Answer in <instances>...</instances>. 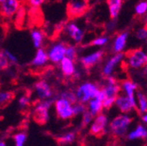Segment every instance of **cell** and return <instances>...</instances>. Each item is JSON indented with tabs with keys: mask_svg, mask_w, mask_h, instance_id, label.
Returning <instances> with one entry per match:
<instances>
[{
	"mask_svg": "<svg viewBox=\"0 0 147 146\" xmlns=\"http://www.w3.org/2000/svg\"><path fill=\"white\" fill-rule=\"evenodd\" d=\"M101 89L103 94L104 109L111 108L115 105L117 98L121 94L120 82L113 76L107 77L105 78L104 84L101 86Z\"/></svg>",
	"mask_w": 147,
	"mask_h": 146,
	"instance_id": "cell-1",
	"label": "cell"
},
{
	"mask_svg": "<svg viewBox=\"0 0 147 146\" xmlns=\"http://www.w3.org/2000/svg\"><path fill=\"white\" fill-rule=\"evenodd\" d=\"M133 122V118L130 114L120 113L114 116L109 121V131L116 138H123L126 137L129 132V129Z\"/></svg>",
	"mask_w": 147,
	"mask_h": 146,
	"instance_id": "cell-2",
	"label": "cell"
},
{
	"mask_svg": "<svg viewBox=\"0 0 147 146\" xmlns=\"http://www.w3.org/2000/svg\"><path fill=\"white\" fill-rule=\"evenodd\" d=\"M100 91L101 86L91 81H86L79 85L75 92L77 101L87 104L90 100L96 97Z\"/></svg>",
	"mask_w": 147,
	"mask_h": 146,
	"instance_id": "cell-3",
	"label": "cell"
},
{
	"mask_svg": "<svg viewBox=\"0 0 147 146\" xmlns=\"http://www.w3.org/2000/svg\"><path fill=\"white\" fill-rule=\"evenodd\" d=\"M53 102L52 99L38 101L33 107L32 116V119L39 124H46L50 118V108L53 106Z\"/></svg>",
	"mask_w": 147,
	"mask_h": 146,
	"instance_id": "cell-4",
	"label": "cell"
},
{
	"mask_svg": "<svg viewBox=\"0 0 147 146\" xmlns=\"http://www.w3.org/2000/svg\"><path fill=\"white\" fill-rule=\"evenodd\" d=\"M53 108L57 117L62 121H68L76 116L74 113V103L67 98L57 97L53 102Z\"/></svg>",
	"mask_w": 147,
	"mask_h": 146,
	"instance_id": "cell-5",
	"label": "cell"
},
{
	"mask_svg": "<svg viewBox=\"0 0 147 146\" xmlns=\"http://www.w3.org/2000/svg\"><path fill=\"white\" fill-rule=\"evenodd\" d=\"M125 63L132 69H140L147 66V53L142 48L129 50L125 53Z\"/></svg>",
	"mask_w": 147,
	"mask_h": 146,
	"instance_id": "cell-6",
	"label": "cell"
},
{
	"mask_svg": "<svg viewBox=\"0 0 147 146\" xmlns=\"http://www.w3.org/2000/svg\"><path fill=\"white\" fill-rule=\"evenodd\" d=\"M89 10L88 3L83 0H69L67 4V15L70 20L79 19Z\"/></svg>",
	"mask_w": 147,
	"mask_h": 146,
	"instance_id": "cell-7",
	"label": "cell"
},
{
	"mask_svg": "<svg viewBox=\"0 0 147 146\" xmlns=\"http://www.w3.org/2000/svg\"><path fill=\"white\" fill-rule=\"evenodd\" d=\"M109 117L106 114L101 113L96 116L88 127V132L94 137L103 136L109 131Z\"/></svg>",
	"mask_w": 147,
	"mask_h": 146,
	"instance_id": "cell-8",
	"label": "cell"
},
{
	"mask_svg": "<svg viewBox=\"0 0 147 146\" xmlns=\"http://www.w3.org/2000/svg\"><path fill=\"white\" fill-rule=\"evenodd\" d=\"M24 0H4L0 5V15L3 19H13L23 7Z\"/></svg>",
	"mask_w": 147,
	"mask_h": 146,
	"instance_id": "cell-9",
	"label": "cell"
},
{
	"mask_svg": "<svg viewBox=\"0 0 147 146\" xmlns=\"http://www.w3.org/2000/svg\"><path fill=\"white\" fill-rule=\"evenodd\" d=\"M67 44L65 42H55L47 50L49 61L53 64H60V62L66 57Z\"/></svg>",
	"mask_w": 147,
	"mask_h": 146,
	"instance_id": "cell-10",
	"label": "cell"
},
{
	"mask_svg": "<svg viewBox=\"0 0 147 146\" xmlns=\"http://www.w3.org/2000/svg\"><path fill=\"white\" fill-rule=\"evenodd\" d=\"M115 106L123 114H131L132 111L137 110V98H130L121 93L116 100Z\"/></svg>",
	"mask_w": 147,
	"mask_h": 146,
	"instance_id": "cell-11",
	"label": "cell"
},
{
	"mask_svg": "<svg viewBox=\"0 0 147 146\" xmlns=\"http://www.w3.org/2000/svg\"><path fill=\"white\" fill-rule=\"evenodd\" d=\"M34 95L39 101L52 99L53 91L51 85L46 80H40L35 82L33 87Z\"/></svg>",
	"mask_w": 147,
	"mask_h": 146,
	"instance_id": "cell-12",
	"label": "cell"
},
{
	"mask_svg": "<svg viewBox=\"0 0 147 146\" xmlns=\"http://www.w3.org/2000/svg\"><path fill=\"white\" fill-rule=\"evenodd\" d=\"M125 59V55L123 52H118V53H115L114 55L109 58L105 65L102 67V75L104 78L109 77V76H112V74L114 73L116 67L123 61V60Z\"/></svg>",
	"mask_w": 147,
	"mask_h": 146,
	"instance_id": "cell-13",
	"label": "cell"
},
{
	"mask_svg": "<svg viewBox=\"0 0 147 146\" xmlns=\"http://www.w3.org/2000/svg\"><path fill=\"white\" fill-rule=\"evenodd\" d=\"M104 56V52L102 50H99L94 52H91L86 56H83L80 59V63L86 69L88 70L98 64Z\"/></svg>",
	"mask_w": 147,
	"mask_h": 146,
	"instance_id": "cell-14",
	"label": "cell"
},
{
	"mask_svg": "<svg viewBox=\"0 0 147 146\" xmlns=\"http://www.w3.org/2000/svg\"><path fill=\"white\" fill-rule=\"evenodd\" d=\"M65 32L69 36V38L76 44L82 43L83 37H84V32L81 29V27L75 22H69L65 26Z\"/></svg>",
	"mask_w": 147,
	"mask_h": 146,
	"instance_id": "cell-15",
	"label": "cell"
},
{
	"mask_svg": "<svg viewBox=\"0 0 147 146\" xmlns=\"http://www.w3.org/2000/svg\"><path fill=\"white\" fill-rule=\"evenodd\" d=\"M48 61H49V58H48L47 51L45 48L40 47L39 49H37L32 60L31 61V66L33 68L40 69L47 66Z\"/></svg>",
	"mask_w": 147,
	"mask_h": 146,
	"instance_id": "cell-16",
	"label": "cell"
},
{
	"mask_svg": "<svg viewBox=\"0 0 147 146\" xmlns=\"http://www.w3.org/2000/svg\"><path fill=\"white\" fill-rule=\"evenodd\" d=\"M87 108L88 110L94 116L102 113L104 107H103V94L102 92V89L96 97L90 100L87 103Z\"/></svg>",
	"mask_w": 147,
	"mask_h": 146,
	"instance_id": "cell-17",
	"label": "cell"
},
{
	"mask_svg": "<svg viewBox=\"0 0 147 146\" xmlns=\"http://www.w3.org/2000/svg\"><path fill=\"white\" fill-rule=\"evenodd\" d=\"M126 138L129 141L147 139V127H145L144 124H138L134 129L129 131L126 135Z\"/></svg>",
	"mask_w": 147,
	"mask_h": 146,
	"instance_id": "cell-18",
	"label": "cell"
},
{
	"mask_svg": "<svg viewBox=\"0 0 147 146\" xmlns=\"http://www.w3.org/2000/svg\"><path fill=\"white\" fill-rule=\"evenodd\" d=\"M121 85V93L129 96L130 98L136 99L138 92V85L131 80H123L120 82Z\"/></svg>",
	"mask_w": 147,
	"mask_h": 146,
	"instance_id": "cell-19",
	"label": "cell"
},
{
	"mask_svg": "<svg viewBox=\"0 0 147 146\" xmlns=\"http://www.w3.org/2000/svg\"><path fill=\"white\" fill-rule=\"evenodd\" d=\"M60 69L62 73V75L65 77H74L76 72V67L75 61H73L67 57H65L61 62H60Z\"/></svg>",
	"mask_w": 147,
	"mask_h": 146,
	"instance_id": "cell-20",
	"label": "cell"
},
{
	"mask_svg": "<svg viewBox=\"0 0 147 146\" xmlns=\"http://www.w3.org/2000/svg\"><path fill=\"white\" fill-rule=\"evenodd\" d=\"M129 38V33L127 32H123L118 33L116 38L113 41V52L115 53H118V52H123V51L125 48L127 40Z\"/></svg>",
	"mask_w": 147,
	"mask_h": 146,
	"instance_id": "cell-21",
	"label": "cell"
},
{
	"mask_svg": "<svg viewBox=\"0 0 147 146\" xmlns=\"http://www.w3.org/2000/svg\"><path fill=\"white\" fill-rule=\"evenodd\" d=\"M30 36H31V40H32V45L36 49L43 47L46 34L42 30L34 28V29H32L31 31Z\"/></svg>",
	"mask_w": 147,
	"mask_h": 146,
	"instance_id": "cell-22",
	"label": "cell"
},
{
	"mask_svg": "<svg viewBox=\"0 0 147 146\" xmlns=\"http://www.w3.org/2000/svg\"><path fill=\"white\" fill-rule=\"evenodd\" d=\"M123 0H107L109 17L111 20H116L122 9Z\"/></svg>",
	"mask_w": 147,
	"mask_h": 146,
	"instance_id": "cell-23",
	"label": "cell"
},
{
	"mask_svg": "<svg viewBox=\"0 0 147 146\" xmlns=\"http://www.w3.org/2000/svg\"><path fill=\"white\" fill-rule=\"evenodd\" d=\"M77 137V134L75 131H67L61 134L57 137V141L61 145H68L75 143Z\"/></svg>",
	"mask_w": 147,
	"mask_h": 146,
	"instance_id": "cell-24",
	"label": "cell"
},
{
	"mask_svg": "<svg viewBox=\"0 0 147 146\" xmlns=\"http://www.w3.org/2000/svg\"><path fill=\"white\" fill-rule=\"evenodd\" d=\"M137 110L140 114L147 112V96L143 92H137Z\"/></svg>",
	"mask_w": 147,
	"mask_h": 146,
	"instance_id": "cell-25",
	"label": "cell"
},
{
	"mask_svg": "<svg viewBox=\"0 0 147 146\" xmlns=\"http://www.w3.org/2000/svg\"><path fill=\"white\" fill-rule=\"evenodd\" d=\"M14 98V94L9 90L0 89V107H5L9 104Z\"/></svg>",
	"mask_w": 147,
	"mask_h": 146,
	"instance_id": "cell-26",
	"label": "cell"
},
{
	"mask_svg": "<svg viewBox=\"0 0 147 146\" xmlns=\"http://www.w3.org/2000/svg\"><path fill=\"white\" fill-rule=\"evenodd\" d=\"M27 139V135L25 131H20L13 136L15 146H25Z\"/></svg>",
	"mask_w": 147,
	"mask_h": 146,
	"instance_id": "cell-27",
	"label": "cell"
},
{
	"mask_svg": "<svg viewBox=\"0 0 147 146\" xmlns=\"http://www.w3.org/2000/svg\"><path fill=\"white\" fill-rule=\"evenodd\" d=\"M94 116L92 115L88 110L85 111L82 116H81V127L82 128H87L89 127L90 123L92 122L94 119Z\"/></svg>",
	"mask_w": 147,
	"mask_h": 146,
	"instance_id": "cell-28",
	"label": "cell"
},
{
	"mask_svg": "<svg viewBox=\"0 0 147 146\" xmlns=\"http://www.w3.org/2000/svg\"><path fill=\"white\" fill-rule=\"evenodd\" d=\"M109 40V38L107 37V36H101V37L96 38L95 40L90 41L88 43V46H103L108 44Z\"/></svg>",
	"mask_w": 147,
	"mask_h": 146,
	"instance_id": "cell-29",
	"label": "cell"
},
{
	"mask_svg": "<svg viewBox=\"0 0 147 146\" xmlns=\"http://www.w3.org/2000/svg\"><path fill=\"white\" fill-rule=\"evenodd\" d=\"M77 56H78L77 47L74 45H67V51H66V57L76 61L77 60Z\"/></svg>",
	"mask_w": 147,
	"mask_h": 146,
	"instance_id": "cell-30",
	"label": "cell"
},
{
	"mask_svg": "<svg viewBox=\"0 0 147 146\" xmlns=\"http://www.w3.org/2000/svg\"><path fill=\"white\" fill-rule=\"evenodd\" d=\"M87 110H88V108H87V104L85 103L77 102L74 104V113H75L76 116H82Z\"/></svg>",
	"mask_w": 147,
	"mask_h": 146,
	"instance_id": "cell-31",
	"label": "cell"
},
{
	"mask_svg": "<svg viewBox=\"0 0 147 146\" xmlns=\"http://www.w3.org/2000/svg\"><path fill=\"white\" fill-rule=\"evenodd\" d=\"M10 65L11 63L5 52V50H0V70H6Z\"/></svg>",
	"mask_w": 147,
	"mask_h": 146,
	"instance_id": "cell-32",
	"label": "cell"
},
{
	"mask_svg": "<svg viewBox=\"0 0 147 146\" xmlns=\"http://www.w3.org/2000/svg\"><path fill=\"white\" fill-rule=\"evenodd\" d=\"M18 105H20V107L21 108H26L31 105L32 98L28 94H24L18 98Z\"/></svg>",
	"mask_w": 147,
	"mask_h": 146,
	"instance_id": "cell-33",
	"label": "cell"
},
{
	"mask_svg": "<svg viewBox=\"0 0 147 146\" xmlns=\"http://www.w3.org/2000/svg\"><path fill=\"white\" fill-rule=\"evenodd\" d=\"M147 12V1L143 0L135 6V14L137 16H143Z\"/></svg>",
	"mask_w": 147,
	"mask_h": 146,
	"instance_id": "cell-34",
	"label": "cell"
},
{
	"mask_svg": "<svg viewBox=\"0 0 147 146\" xmlns=\"http://www.w3.org/2000/svg\"><path fill=\"white\" fill-rule=\"evenodd\" d=\"M60 96L68 99V100H69L70 102H72L74 104L78 102V101H77V98H76V92H74V91H71V90H65V91H63V92L61 93Z\"/></svg>",
	"mask_w": 147,
	"mask_h": 146,
	"instance_id": "cell-35",
	"label": "cell"
},
{
	"mask_svg": "<svg viewBox=\"0 0 147 146\" xmlns=\"http://www.w3.org/2000/svg\"><path fill=\"white\" fill-rule=\"evenodd\" d=\"M24 1L29 7L32 9H39L47 1V0H24Z\"/></svg>",
	"mask_w": 147,
	"mask_h": 146,
	"instance_id": "cell-36",
	"label": "cell"
},
{
	"mask_svg": "<svg viewBox=\"0 0 147 146\" xmlns=\"http://www.w3.org/2000/svg\"><path fill=\"white\" fill-rule=\"evenodd\" d=\"M136 37L140 40H147V29L144 26L138 29V31L136 32Z\"/></svg>",
	"mask_w": 147,
	"mask_h": 146,
	"instance_id": "cell-37",
	"label": "cell"
},
{
	"mask_svg": "<svg viewBox=\"0 0 147 146\" xmlns=\"http://www.w3.org/2000/svg\"><path fill=\"white\" fill-rule=\"evenodd\" d=\"M5 54H6L7 58L9 59V61H10L11 64H17V63L18 62L17 56L15 55V54H14L13 52H11V51H9V50H7V49H5Z\"/></svg>",
	"mask_w": 147,
	"mask_h": 146,
	"instance_id": "cell-38",
	"label": "cell"
},
{
	"mask_svg": "<svg viewBox=\"0 0 147 146\" xmlns=\"http://www.w3.org/2000/svg\"><path fill=\"white\" fill-rule=\"evenodd\" d=\"M141 121H142L143 124L147 125V112L141 114Z\"/></svg>",
	"mask_w": 147,
	"mask_h": 146,
	"instance_id": "cell-39",
	"label": "cell"
},
{
	"mask_svg": "<svg viewBox=\"0 0 147 146\" xmlns=\"http://www.w3.org/2000/svg\"><path fill=\"white\" fill-rule=\"evenodd\" d=\"M0 146H7V144L5 141H0Z\"/></svg>",
	"mask_w": 147,
	"mask_h": 146,
	"instance_id": "cell-40",
	"label": "cell"
},
{
	"mask_svg": "<svg viewBox=\"0 0 147 146\" xmlns=\"http://www.w3.org/2000/svg\"><path fill=\"white\" fill-rule=\"evenodd\" d=\"M144 27L147 29V17H146V20H145V22H144Z\"/></svg>",
	"mask_w": 147,
	"mask_h": 146,
	"instance_id": "cell-41",
	"label": "cell"
},
{
	"mask_svg": "<svg viewBox=\"0 0 147 146\" xmlns=\"http://www.w3.org/2000/svg\"><path fill=\"white\" fill-rule=\"evenodd\" d=\"M83 1H85V2H87V3H88V2H90L91 0H83Z\"/></svg>",
	"mask_w": 147,
	"mask_h": 146,
	"instance_id": "cell-42",
	"label": "cell"
},
{
	"mask_svg": "<svg viewBox=\"0 0 147 146\" xmlns=\"http://www.w3.org/2000/svg\"><path fill=\"white\" fill-rule=\"evenodd\" d=\"M143 146H147V142H146V143H144V144Z\"/></svg>",
	"mask_w": 147,
	"mask_h": 146,
	"instance_id": "cell-43",
	"label": "cell"
},
{
	"mask_svg": "<svg viewBox=\"0 0 147 146\" xmlns=\"http://www.w3.org/2000/svg\"><path fill=\"white\" fill-rule=\"evenodd\" d=\"M3 1H4V0H0V5H1V3H2Z\"/></svg>",
	"mask_w": 147,
	"mask_h": 146,
	"instance_id": "cell-44",
	"label": "cell"
},
{
	"mask_svg": "<svg viewBox=\"0 0 147 146\" xmlns=\"http://www.w3.org/2000/svg\"><path fill=\"white\" fill-rule=\"evenodd\" d=\"M1 19H2V17H1V15H0V21H1Z\"/></svg>",
	"mask_w": 147,
	"mask_h": 146,
	"instance_id": "cell-45",
	"label": "cell"
},
{
	"mask_svg": "<svg viewBox=\"0 0 147 146\" xmlns=\"http://www.w3.org/2000/svg\"><path fill=\"white\" fill-rule=\"evenodd\" d=\"M58 1H61V0H58Z\"/></svg>",
	"mask_w": 147,
	"mask_h": 146,
	"instance_id": "cell-46",
	"label": "cell"
},
{
	"mask_svg": "<svg viewBox=\"0 0 147 146\" xmlns=\"http://www.w3.org/2000/svg\"><path fill=\"white\" fill-rule=\"evenodd\" d=\"M146 53H147V52H146Z\"/></svg>",
	"mask_w": 147,
	"mask_h": 146,
	"instance_id": "cell-47",
	"label": "cell"
}]
</instances>
